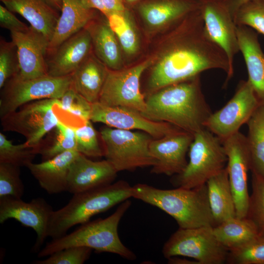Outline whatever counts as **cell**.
Returning a JSON list of instances; mask_svg holds the SVG:
<instances>
[{
    "mask_svg": "<svg viewBox=\"0 0 264 264\" xmlns=\"http://www.w3.org/2000/svg\"><path fill=\"white\" fill-rule=\"evenodd\" d=\"M260 104L248 80H241L232 98L221 109L211 113L205 128L223 140L238 132Z\"/></svg>",
    "mask_w": 264,
    "mask_h": 264,
    "instance_id": "7c38bea8",
    "label": "cell"
},
{
    "mask_svg": "<svg viewBox=\"0 0 264 264\" xmlns=\"http://www.w3.org/2000/svg\"><path fill=\"white\" fill-rule=\"evenodd\" d=\"M50 5L56 9L58 11H61L63 1L62 0H44Z\"/></svg>",
    "mask_w": 264,
    "mask_h": 264,
    "instance_id": "bcb514c9",
    "label": "cell"
},
{
    "mask_svg": "<svg viewBox=\"0 0 264 264\" xmlns=\"http://www.w3.org/2000/svg\"><path fill=\"white\" fill-rule=\"evenodd\" d=\"M106 18L123 51L129 56L135 54L139 49V38L129 11L112 13Z\"/></svg>",
    "mask_w": 264,
    "mask_h": 264,
    "instance_id": "1f68e13d",
    "label": "cell"
},
{
    "mask_svg": "<svg viewBox=\"0 0 264 264\" xmlns=\"http://www.w3.org/2000/svg\"><path fill=\"white\" fill-rule=\"evenodd\" d=\"M206 185L215 226L236 217L235 203L226 167L209 179Z\"/></svg>",
    "mask_w": 264,
    "mask_h": 264,
    "instance_id": "83f0119b",
    "label": "cell"
},
{
    "mask_svg": "<svg viewBox=\"0 0 264 264\" xmlns=\"http://www.w3.org/2000/svg\"><path fill=\"white\" fill-rule=\"evenodd\" d=\"M57 106L61 108L58 99H44L27 103L0 117L2 130L20 133L26 138V144L37 146L60 121L54 111Z\"/></svg>",
    "mask_w": 264,
    "mask_h": 264,
    "instance_id": "30bf717a",
    "label": "cell"
},
{
    "mask_svg": "<svg viewBox=\"0 0 264 264\" xmlns=\"http://www.w3.org/2000/svg\"><path fill=\"white\" fill-rule=\"evenodd\" d=\"M108 69L92 50L72 74V86L90 103L98 102Z\"/></svg>",
    "mask_w": 264,
    "mask_h": 264,
    "instance_id": "484cf974",
    "label": "cell"
},
{
    "mask_svg": "<svg viewBox=\"0 0 264 264\" xmlns=\"http://www.w3.org/2000/svg\"><path fill=\"white\" fill-rule=\"evenodd\" d=\"M246 124L250 170L252 174L264 177V105L260 104Z\"/></svg>",
    "mask_w": 264,
    "mask_h": 264,
    "instance_id": "f546056e",
    "label": "cell"
},
{
    "mask_svg": "<svg viewBox=\"0 0 264 264\" xmlns=\"http://www.w3.org/2000/svg\"><path fill=\"white\" fill-rule=\"evenodd\" d=\"M90 120L113 128L142 131L155 139L182 131L168 123L148 119L137 110L107 106L99 102L91 104Z\"/></svg>",
    "mask_w": 264,
    "mask_h": 264,
    "instance_id": "9a60e30c",
    "label": "cell"
},
{
    "mask_svg": "<svg viewBox=\"0 0 264 264\" xmlns=\"http://www.w3.org/2000/svg\"><path fill=\"white\" fill-rule=\"evenodd\" d=\"M71 86L72 74L61 77L47 75L24 79L19 73L8 80L1 88L0 117L32 101L44 99H60Z\"/></svg>",
    "mask_w": 264,
    "mask_h": 264,
    "instance_id": "9c48e42d",
    "label": "cell"
},
{
    "mask_svg": "<svg viewBox=\"0 0 264 264\" xmlns=\"http://www.w3.org/2000/svg\"><path fill=\"white\" fill-rule=\"evenodd\" d=\"M118 173L106 159L93 161L79 153L69 168L67 192L73 195L110 184Z\"/></svg>",
    "mask_w": 264,
    "mask_h": 264,
    "instance_id": "ac0fdd59",
    "label": "cell"
},
{
    "mask_svg": "<svg viewBox=\"0 0 264 264\" xmlns=\"http://www.w3.org/2000/svg\"><path fill=\"white\" fill-rule=\"evenodd\" d=\"M104 5L107 12V16L114 13H120L125 11L124 0H103Z\"/></svg>",
    "mask_w": 264,
    "mask_h": 264,
    "instance_id": "7bdbcfd3",
    "label": "cell"
},
{
    "mask_svg": "<svg viewBox=\"0 0 264 264\" xmlns=\"http://www.w3.org/2000/svg\"><path fill=\"white\" fill-rule=\"evenodd\" d=\"M79 154L76 150L67 151L40 163L32 162L27 168L48 194L67 192L69 168Z\"/></svg>",
    "mask_w": 264,
    "mask_h": 264,
    "instance_id": "603a6c76",
    "label": "cell"
},
{
    "mask_svg": "<svg viewBox=\"0 0 264 264\" xmlns=\"http://www.w3.org/2000/svg\"><path fill=\"white\" fill-rule=\"evenodd\" d=\"M188 152L185 168L172 179L175 187L201 186L226 166L227 156L221 140L206 128L194 134Z\"/></svg>",
    "mask_w": 264,
    "mask_h": 264,
    "instance_id": "8992f818",
    "label": "cell"
},
{
    "mask_svg": "<svg viewBox=\"0 0 264 264\" xmlns=\"http://www.w3.org/2000/svg\"><path fill=\"white\" fill-rule=\"evenodd\" d=\"M200 10L207 34L225 52L234 71V57L240 51L235 13L224 0L201 4Z\"/></svg>",
    "mask_w": 264,
    "mask_h": 264,
    "instance_id": "2e32d148",
    "label": "cell"
},
{
    "mask_svg": "<svg viewBox=\"0 0 264 264\" xmlns=\"http://www.w3.org/2000/svg\"><path fill=\"white\" fill-rule=\"evenodd\" d=\"M165 41L159 57L151 65L145 98L164 87L209 69L224 71L227 74L225 85L233 76L234 71L226 54L205 30L200 8L175 26Z\"/></svg>",
    "mask_w": 264,
    "mask_h": 264,
    "instance_id": "6da1fadb",
    "label": "cell"
},
{
    "mask_svg": "<svg viewBox=\"0 0 264 264\" xmlns=\"http://www.w3.org/2000/svg\"><path fill=\"white\" fill-rule=\"evenodd\" d=\"M168 264H199L196 261H191L186 258H180L175 256L168 259Z\"/></svg>",
    "mask_w": 264,
    "mask_h": 264,
    "instance_id": "f6af8a7d",
    "label": "cell"
},
{
    "mask_svg": "<svg viewBox=\"0 0 264 264\" xmlns=\"http://www.w3.org/2000/svg\"><path fill=\"white\" fill-rule=\"evenodd\" d=\"M61 109L83 120H90L91 104L71 86L60 99Z\"/></svg>",
    "mask_w": 264,
    "mask_h": 264,
    "instance_id": "60d3db41",
    "label": "cell"
},
{
    "mask_svg": "<svg viewBox=\"0 0 264 264\" xmlns=\"http://www.w3.org/2000/svg\"><path fill=\"white\" fill-rule=\"evenodd\" d=\"M52 207L42 198L25 202L22 198L11 196L0 197V223L13 219L22 226L33 229L37 235L32 247L33 252H38L48 237L47 232Z\"/></svg>",
    "mask_w": 264,
    "mask_h": 264,
    "instance_id": "4fadbf2b",
    "label": "cell"
},
{
    "mask_svg": "<svg viewBox=\"0 0 264 264\" xmlns=\"http://www.w3.org/2000/svg\"><path fill=\"white\" fill-rule=\"evenodd\" d=\"M240 51L243 55L248 79L261 104L264 105V52L258 33L251 28L237 25Z\"/></svg>",
    "mask_w": 264,
    "mask_h": 264,
    "instance_id": "7402d4cb",
    "label": "cell"
},
{
    "mask_svg": "<svg viewBox=\"0 0 264 264\" xmlns=\"http://www.w3.org/2000/svg\"><path fill=\"white\" fill-rule=\"evenodd\" d=\"M85 7L97 10L102 13L105 17L107 16V12L104 5L103 0H79Z\"/></svg>",
    "mask_w": 264,
    "mask_h": 264,
    "instance_id": "ee69618b",
    "label": "cell"
},
{
    "mask_svg": "<svg viewBox=\"0 0 264 264\" xmlns=\"http://www.w3.org/2000/svg\"><path fill=\"white\" fill-rule=\"evenodd\" d=\"M84 28L90 35L96 56L110 69L122 68L121 47L106 18L100 20L95 17Z\"/></svg>",
    "mask_w": 264,
    "mask_h": 264,
    "instance_id": "4316f807",
    "label": "cell"
},
{
    "mask_svg": "<svg viewBox=\"0 0 264 264\" xmlns=\"http://www.w3.org/2000/svg\"><path fill=\"white\" fill-rule=\"evenodd\" d=\"M132 198L165 212L176 220L179 228L215 226L206 184L193 189L166 190L138 183L132 186Z\"/></svg>",
    "mask_w": 264,
    "mask_h": 264,
    "instance_id": "3957f363",
    "label": "cell"
},
{
    "mask_svg": "<svg viewBox=\"0 0 264 264\" xmlns=\"http://www.w3.org/2000/svg\"><path fill=\"white\" fill-rule=\"evenodd\" d=\"M145 98L144 116L193 135L205 128L212 113L201 89L200 75L164 87Z\"/></svg>",
    "mask_w": 264,
    "mask_h": 264,
    "instance_id": "7a4b0ae2",
    "label": "cell"
},
{
    "mask_svg": "<svg viewBox=\"0 0 264 264\" xmlns=\"http://www.w3.org/2000/svg\"><path fill=\"white\" fill-rule=\"evenodd\" d=\"M20 73L17 47L12 41L0 40V88L10 78Z\"/></svg>",
    "mask_w": 264,
    "mask_h": 264,
    "instance_id": "74e56055",
    "label": "cell"
},
{
    "mask_svg": "<svg viewBox=\"0 0 264 264\" xmlns=\"http://www.w3.org/2000/svg\"><path fill=\"white\" fill-rule=\"evenodd\" d=\"M7 9L24 18L30 26L50 41L60 15L44 0H0Z\"/></svg>",
    "mask_w": 264,
    "mask_h": 264,
    "instance_id": "cb8c5ba5",
    "label": "cell"
},
{
    "mask_svg": "<svg viewBox=\"0 0 264 264\" xmlns=\"http://www.w3.org/2000/svg\"><path fill=\"white\" fill-rule=\"evenodd\" d=\"M131 204V201L127 199L121 203L110 216L89 220L71 233L52 239L38 252V257L48 256L69 247L85 246L97 253L108 252L128 260H135V254L122 243L118 233L120 221Z\"/></svg>",
    "mask_w": 264,
    "mask_h": 264,
    "instance_id": "5b68a950",
    "label": "cell"
},
{
    "mask_svg": "<svg viewBox=\"0 0 264 264\" xmlns=\"http://www.w3.org/2000/svg\"><path fill=\"white\" fill-rule=\"evenodd\" d=\"M193 139V134L183 131L153 138L149 150L155 163L151 173L168 176L182 173L187 164L186 154Z\"/></svg>",
    "mask_w": 264,
    "mask_h": 264,
    "instance_id": "e0dca14e",
    "label": "cell"
},
{
    "mask_svg": "<svg viewBox=\"0 0 264 264\" xmlns=\"http://www.w3.org/2000/svg\"><path fill=\"white\" fill-rule=\"evenodd\" d=\"M212 226L179 228L165 242L162 252L167 259L182 256L194 259L199 264H222L229 250L216 239Z\"/></svg>",
    "mask_w": 264,
    "mask_h": 264,
    "instance_id": "ba28073f",
    "label": "cell"
},
{
    "mask_svg": "<svg viewBox=\"0 0 264 264\" xmlns=\"http://www.w3.org/2000/svg\"><path fill=\"white\" fill-rule=\"evenodd\" d=\"M88 31L84 28L46 56L48 75L54 77L71 74L92 51Z\"/></svg>",
    "mask_w": 264,
    "mask_h": 264,
    "instance_id": "ffe728a7",
    "label": "cell"
},
{
    "mask_svg": "<svg viewBox=\"0 0 264 264\" xmlns=\"http://www.w3.org/2000/svg\"><path fill=\"white\" fill-rule=\"evenodd\" d=\"M39 144L29 146L25 142L13 144L1 132H0V163L11 164L18 167H26L39 154Z\"/></svg>",
    "mask_w": 264,
    "mask_h": 264,
    "instance_id": "d6a6232c",
    "label": "cell"
},
{
    "mask_svg": "<svg viewBox=\"0 0 264 264\" xmlns=\"http://www.w3.org/2000/svg\"><path fill=\"white\" fill-rule=\"evenodd\" d=\"M132 198V186L124 180L73 194L68 202L53 211L47 235L52 239L67 234L72 227L90 220L95 215Z\"/></svg>",
    "mask_w": 264,
    "mask_h": 264,
    "instance_id": "277c9868",
    "label": "cell"
},
{
    "mask_svg": "<svg viewBox=\"0 0 264 264\" xmlns=\"http://www.w3.org/2000/svg\"><path fill=\"white\" fill-rule=\"evenodd\" d=\"M154 60L151 57L133 66L118 70L109 68L98 102L144 112L146 98L141 90L140 79Z\"/></svg>",
    "mask_w": 264,
    "mask_h": 264,
    "instance_id": "8fae6325",
    "label": "cell"
},
{
    "mask_svg": "<svg viewBox=\"0 0 264 264\" xmlns=\"http://www.w3.org/2000/svg\"><path fill=\"white\" fill-rule=\"evenodd\" d=\"M99 134L104 156L118 172L133 171L155 164L149 150L154 138L148 133L105 126L101 128Z\"/></svg>",
    "mask_w": 264,
    "mask_h": 264,
    "instance_id": "52a82bcc",
    "label": "cell"
},
{
    "mask_svg": "<svg viewBox=\"0 0 264 264\" xmlns=\"http://www.w3.org/2000/svg\"><path fill=\"white\" fill-rule=\"evenodd\" d=\"M39 144V154L42 161L50 159L70 150L76 151V143L72 128L61 120Z\"/></svg>",
    "mask_w": 264,
    "mask_h": 264,
    "instance_id": "4dcf8cb0",
    "label": "cell"
},
{
    "mask_svg": "<svg viewBox=\"0 0 264 264\" xmlns=\"http://www.w3.org/2000/svg\"><path fill=\"white\" fill-rule=\"evenodd\" d=\"M92 249L85 246H72L56 251L45 259L35 260L34 264H82L88 260Z\"/></svg>",
    "mask_w": 264,
    "mask_h": 264,
    "instance_id": "ab89813d",
    "label": "cell"
},
{
    "mask_svg": "<svg viewBox=\"0 0 264 264\" xmlns=\"http://www.w3.org/2000/svg\"><path fill=\"white\" fill-rule=\"evenodd\" d=\"M201 4L196 0H154L141 4L138 10L149 28L161 29L176 26Z\"/></svg>",
    "mask_w": 264,
    "mask_h": 264,
    "instance_id": "44dd1931",
    "label": "cell"
},
{
    "mask_svg": "<svg viewBox=\"0 0 264 264\" xmlns=\"http://www.w3.org/2000/svg\"><path fill=\"white\" fill-rule=\"evenodd\" d=\"M226 262L230 264H264V234L239 247L229 250Z\"/></svg>",
    "mask_w": 264,
    "mask_h": 264,
    "instance_id": "e575fe53",
    "label": "cell"
},
{
    "mask_svg": "<svg viewBox=\"0 0 264 264\" xmlns=\"http://www.w3.org/2000/svg\"><path fill=\"white\" fill-rule=\"evenodd\" d=\"M61 14L49 41L46 56L61 44L84 28L96 17L95 10L85 7L79 0H62Z\"/></svg>",
    "mask_w": 264,
    "mask_h": 264,
    "instance_id": "d4e9b609",
    "label": "cell"
},
{
    "mask_svg": "<svg viewBox=\"0 0 264 264\" xmlns=\"http://www.w3.org/2000/svg\"><path fill=\"white\" fill-rule=\"evenodd\" d=\"M124 1L128 3H132L133 2H136L138 0H124Z\"/></svg>",
    "mask_w": 264,
    "mask_h": 264,
    "instance_id": "c3c4849f",
    "label": "cell"
},
{
    "mask_svg": "<svg viewBox=\"0 0 264 264\" xmlns=\"http://www.w3.org/2000/svg\"><path fill=\"white\" fill-rule=\"evenodd\" d=\"M20 167L0 163V197L11 196L22 198L24 187L20 177Z\"/></svg>",
    "mask_w": 264,
    "mask_h": 264,
    "instance_id": "f35d334b",
    "label": "cell"
},
{
    "mask_svg": "<svg viewBox=\"0 0 264 264\" xmlns=\"http://www.w3.org/2000/svg\"><path fill=\"white\" fill-rule=\"evenodd\" d=\"M69 126L74 132L77 152L88 157L104 156L103 145L99 141L100 134L95 130L90 120L80 125Z\"/></svg>",
    "mask_w": 264,
    "mask_h": 264,
    "instance_id": "836d02e7",
    "label": "cell"
},
{
    "mask_svg": "<svg viewBox=\"0 0 264 264\" xmlns=\"http://www.w3.org/2000/svg\"><path fill=\"white\" fill-rule=\"evenodd\" d=\"M213 231L218 241L228 250L246 243L259 234L254 223L246 217L228 219L213 226Z\"/></svg>",
    "mask_w": 264,
    "mask_h": 264,
    "instance_id": "f1b7e54d",
    "label": "cell"
},
{
    "mask_svg": "<svg viewBox=\"0 0 264 264\" xmlns=\"http://www.w3.org/2000/svg\"><path fill=\"white\" fill-rule=\"evenodd\" d=\"M237 25L248 26L264 35V0H248L234 16Z\"/></svg>",
    "mask_w": 264,
    "mask_h": 264,
    "instance_id": "d590c367",
    "label": "cell"
},
{
    "mask_svg": "<svg viewBox=\"0 0 264 264\" xmlns=\"http://www.w3.org/2000/svg\"><path fill=\"white\" fill-rule=\"evenodd\" d=\"M0 26L11 31L25 32L29 26L19 20L14 13L0 5Z\"/></svg>",
    "mask_w": 264,
    "mask_h": 264,
    "instance_id": "b9f144b4",
    "label": "cell"
},
{
    "mask_svg": "<svg viewBox=\"0 0 264 264\" xmlns=\"http://www.w3.org/2000/svg\"><path fill=\"white\" fill-rule=\"evenodd\" d=\"M17 47L20 76L32 79L48 75L46 57L48 41L30 26L25 32L11 31Z\"/></svg>",
    "mask_w": 264,
    "mask_h": 264,
    "instance_id": "d6986e66",
    "label": "cell"
},
{
    "mask_svg": "<svg viewBox=\"0 0 264 264\" xmlns=\"http://www.w3.org/2000/svg\"><path fill=\"white\" fill-rule=\"evenodd\" d=\"M227 156L226 169L236 209V217H246L249 194L248 172L251 169L246 137L239 131L221 140Z\"/></svg>",
    "mask_w": 264,
    "mask_h": 264,
    "instance_id": "5bb4252c",
    "label": "cell"
},
{
    "mask_svg": "<svg viewBox=\"0 0 264 264\" xmlns=\"http://www.w3.org/2000/svg\"><path fill=\"white\" fill-rule=\"evenodd\" d=\"M196 0L201 4H203L205 3L221 1L222 0Z\"/></svg>",
    "mask_w": 264,
    "mask_h": 264,
    "instance_id": "7dc6e473",
    "label": "cell"
},
{
    "mask_svg": "<svg viewBox=\"0 0 264 264\" xmlns=\"http://www.w3.org/2000/svg\"><path fill=\"white\" fill-rule=\"evenodd\" d=\"M252 192L249 196L246 218L264 234V177L252 174Z\"/></svg>",
    "mask_w": 264,
    "mask_h": 264,
    "instance_id": "8d00e7d4",
    "label": "cell"
},
{
    "mask_svg": "<svg viewBox=\"0 0 264 264\" xmlns=\"http://www.w3.org/2000/svg\"></svg>",
    "mask_w": 264,
    "mask_h": 264,
    "instance_id": "681fc988",
    "label": "cell"
}]
</instances>
